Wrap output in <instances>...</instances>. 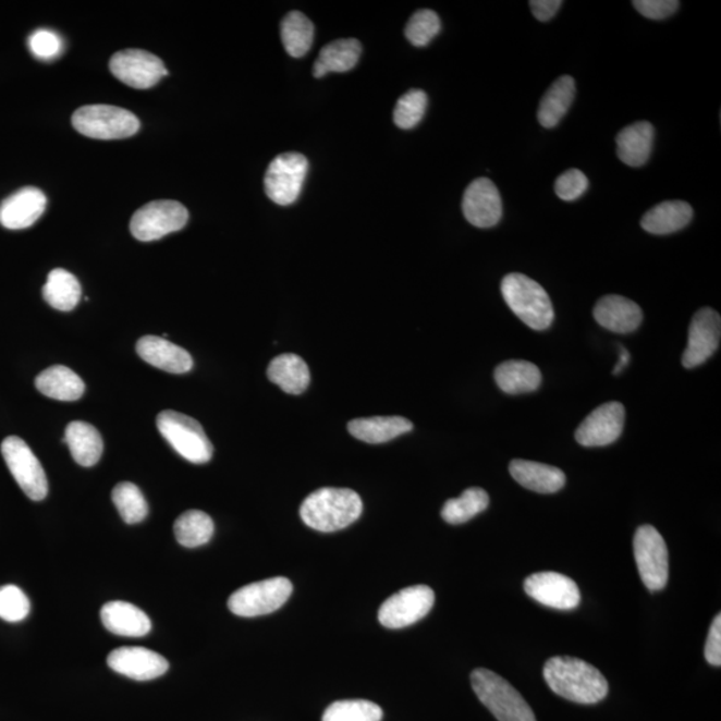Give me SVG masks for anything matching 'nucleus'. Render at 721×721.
Wrapping results in <instances>:
<instances>
[{
    "label": "nucleus",
    "mask_w": 721,
    "mask_h": 721,
    "mask_svg": "<svg viewBox=\"0 0 721 721\" xmlns=\"http://www.w3.org/2000/svg\"><path fill=\"white\" fill-rule=\"evenodd\" d=\"M488 505L489 496L486 490L469 488L460 498L448 500L442 506L441 516L449 524H464L486 511Z\"/></svg>",
    "instance_id": "c9c22d12"
},
{
    "label": "nucleus",
    "mask_w": 721,
    "mask_h": 721,
    "mask_svg": "<svg viewBox=\"0 0 721 721\" xmlns=\"http://www.w3.org/2000/svg\"><path fill=\"white\" fill-rule=\"evenodd\" d=\"M463 211L473 227L481 229L496 227L502 217L499 188L488 179L473 181L464 194Z\"/></svg>",
    "instance_id": "a211bd4d"
},
{
    "label": "nucleus",
    "mask_w": 721,
    "mask_h": 721,
    "mask_svg": "<svg viewBox=\"0 0 721 721\" xmlns=\"http://www.w3.org/2000/svg\"><path fill=\"white\" fill-rule=\"evenodd\" d=\"M589 181L583 171L571 169L561 174L554 183V193L563 200H576L588 191Z\"/></svg>",
    "instance_id": "37998d69"
},
{
    "label": "nucleus",
    "mask_w": 721,
    "mask_h": 721,
    "mask_svg": "<svg viewBox=\"0 0 721 721\" xmlns=\"http://www.w3.org/2000/svg\"><path fill=\"white\" fill-rule=\"evenodd\" d=\"M363 46L357 39H339L323 47L313 66V75L323 78L329 73H347L356 68Z\"/></svg>",
    "instance_id": "cd10ccee"
},
{
    "label": "nucleus",
    "mask_w": 721,
    "mask_h": 721,
    "mask_svg": "<svg viewBox=\"0 0 721 721\" xmlns=\"http://www.w3.org/2000/svg\"><path fill=\"white\" fill-rule=\"evenodd\" d=\"M510 472L520 486L537 493L551 494L563 489L566 482L564 472L555 466L535 463V461L514 460Z\"/></svg>",
    "instance_id": "5701e85b"
},
{
    "label": "nucleus",
    "mask_w": 721,
    "mask_h": 721,
    "mask_svg": "<svg viewBox=\"0 0 721 721\" xmlns=\"http://www.w3.org/2000/svg\"><path fill=\"white\" fill-rule=\"evenodd\" d=\"M2 456L11 475L28 499L42 501L49 493V482L42 464L25 441L10 436L2 442Z\"/></svg>",
    "instance_id": "1a4fd4ad"
},
{
    "label": "nucleus",
    "mask_w": 721,
    "mask_h": 721,
    "mask_svg": "<svg viewBox=\"0 0 721 721\" xmlns=\"http://www.w3.org/2000/svg\"><path fill=\"white\" fill-rule=\"evenodd\" d=\"M575 96L576 84L572 76L564 75L555 80L541 99L539 112H537L540 125L546 129L558 126L569 112Z\"/></svg>",
    "instance_id": "7c9ffc66"
},
{
    "label": "nucleus",
    "mask_w": 721,
    "mask_h": 721,
    "mask_svg": "<svg viewBox=\"0 0 721 721\" xmlns=\"http://www.w3.org/2000/svg\"><path fill=\"white\" fill-rule=\"evenodd\" d=\"M163 439L193 464H206L212 457V445L203 425L180 412L163 411L157 417Z\"/></svg>",
    "instance_id": "39448f33"
},
{
    "label": "nucleus",
    "mask_w": 721,
    "mask_h": 721,
    "mask_svg": "<svg viewBox=\"0 0 721 721\" xmlns=\"http://www.w3.org/2000/svg\"><path fill=\"white\" fill-rule=\"evenodd\" d=\"M73 126L88 138L123 139L137 134L140 123L133 112L125 109L109 105H90L74 112Z\"/></svg>",
    "instance_id": "423d86ee"
},
{
    "label": "nucleus",
    "mask_w": 721,
    "mask_h": 721,
    "mask_svg": "<svg viewBox=\"0 0 721 721\" xmlns=\"http://www.w3.org/2000/svg\"><path fill=\"white\" fill-rule=\"evenodd\" d=\"M501 293L510 309L527 327L534 330L551 327L554 319L553 305L540 283L527 276L511 273L502 280Z\"/></svg>",
    "instance_id": "7ed1b4c3"
},
{
    "label": "nucleus",
    "mask_w": 721,
    "mask_h": 721,
    "mask_svg": "<svg viewBox=\"0 0 721 721\" xmlns=\"http://www.w3.org/2000/svg\"><path fill=\"white\" fill-rule=\"evenodd\" d=\"M110 71L122 84L137 90H147L156 86L164 75H169L161 59L151 52L137 49L123 50L112 56Z\"/></svg>",
    "instance_id": "ddd939ff"
},
{
    "label": "nucleus",
    "mask_w": 721,
    "mask_h": 721,
    "mask_svg": "<svg viewBox=\"0 0 721 721\" xmlns=\"http://www.w3.org/2000/svg\"><path fill=\"white\" fill-rule=\"evenodd\" d=\"M529 5L531 14L535 15L537 21L548 22L558 14L563 2L561 0H531Z\"/></svg>",
    "instance_id": "49530a36"
},
{
    "label": "nucleus",
    "mask_w": 721,
    "mask_h": 721,
    "mask_svg": "<svg viewBox=\"0 0 721 721\" xmlns=\"http://www.w3.org/2000/svg\"><path fill=\"white\" fill-rule=\"evenodd\" d=\"M29 600L16 585L0 587V619L9 623L22 622L28 616Z\"/></svg>",
    "instance_id": "a19ab883"
},
{
    "label": "nucleus",
    "mask_w": 721,
    "mask_h": 721,
    "mask_svg": "<svg viewBox=\"0 0 721 721\" xmlns=\"http://www.w3.org/2000/svg\"><path fill=\"white\" fill-rule=\"evenodd\" d=\"M471 683L478 699L499 721H536L528 702L498 673L478 668L472 672Z\"/></svg>",
    "instance_id": "20e7f679"
},
{
    "label": "nucleus",
    "mask_w": 721,
    "mask_h": 721,
    "mask_svg": "<svg viewBox=\"0 0 721 721\" xmlns=\"http://www.w3.org/2000/svg\"><path fill=\"white\" fill-rule=\"evenodd\" d=\"M382 717L381 707L374 701L340 700L327 708L322 721H381Z\"/></svg>",
    "instance_id": "4c0bfd02"
},
{
    "label": "nucleus",
    "mask_w": 721,
    "mask_h": 721,
    "mask_svg": "<svg viewBox=\"0 0 721 721\" xmlns=\"http://www.w3.org/2000/svg\"><path fill=\"white\" fill-rule=\"evenodd\" d=\"M112 502L126 524L144 522L149 513L145 496L133 482H121L112 490Z\"/></svg>",
    "instance_id": "e433bc0d"
},
{
    "label": "nucleus",
    "mask_w": 721,
    "mask_h": 721,
    "mask_svg": "<svg viewBox=\"0 0 721 721\" xmlns=\"http://www.w3.org/2000/svg\"><path fill=\"white\" fill-rule=\"evenodd\" d=\"M435 600V592L428 585H413L390 596L381 606L378 620L389 630L405 628L427 616Z\"/></svg>",
    "instance_id": "f8f14e48"
},
{
    "label": "nucleus",
    "mask_w": 721,
    "mask_h": 721,
    "mask_svg": "<svg viewBox=\"0 0 721 721\" xmlns=\"http://www.w3.org/2000/svg\"><path fill=\"white\" fill-rule=\"evenodd\" d=\"M594 316L597 323L613 333L635 332L643 322L641 307L623 295L602 297L595 306Z\"/></svg>",
    "instance_id": "412c9836"
},
{
    "label": "nucleus",
    "mask_w": 721,
    "mask_h": 721,
    "mask_svg": "<svg viewBox=\"0 0 721 721\" xmlns=\"http://www.w3.org/2000/svg\"><path fill=\"white\" fill-rule=\"evenodd\" d=\"M100 619L106 630L118 636L144 637L151 631L149 616L126 601L108 602L100 610Z\"/></svg>",
    "instance_id": "4be33fe9"
},
{
    "label": "nucleus",
    "mask_w": 721,
    "mask_h": 721,
    "mask_svg": "<svg viewBox=\"0 0 721 721\" xmlns=\"http://www.w3.org/2000/svg\"><path fill=\"white\" fill-rule=\"evenodd\" d=\"M694 210L684 200H665L641 218V228L656 235H667L679 232L693 221Z\"/></svg>",
    "instance_id": "393cba45"
},
{
    "label": "nucleus",
    "mask_w": 721,
    "mask_h": 721,
    "mask_svg": "<svg viewBox=\"0 0 721 721\" xmlns=\"http://www.w3.org/2000/svg\"><path fill=\"white\" fill-rule=\"evenodd\" d=\"M174 535L182 547L205 546L215 535V523L209 514L203 511H187L175 520Z\"/></svg>",
    "instance_id": "f704fd0d"
},
{
    "label": "nucleus",
    "mask_w": 721,
    "mask_h": 721,
    "mask_svg": "<svg viewBox=\"0 0 721 721\" xmlns=\"http://www.w3.org/2000/svg\"><path fill=\"white\" fill-rule=\"evenodd\" d=\"M293 584L286 577L245 585L235 590L228 601L229 610L236 616L257 618L280 610L292 596Z\"/></svg>",
    "instance_id": "0eeeda50"
},
{
    "label": "nucleus",
    "mask_w": 721,
    "mask_h": 721,
    "mask_svg": "<svg viewBox=\"0 0 721 721\" xmlns=\"http://www.w3.org/2000/svg\"><path fill=\"white\" fill-rule=\"evenodd\" d=\"M35 387L46 398L58 401H76L85 393V382L75 371L63 365L47 368L35 380Z\"/></svg>",
    "instance_id": "c756f323"
},
{
    "label": "nucleus",
    "mask_w": 721,
    "mask_h": 721,
    "mask_svg": "<svg viewBox=\"0 0 721 721\" xmlns=\"http://www.w3.org/2000/svg\"><path fill=\"white\" fill-rule=\"evenodd\" d=\"M28 47L35 57L45 59V61L57 58L63 49L61 37L46 28L37 29L32 34V37L28 38Z\"/></svg>",
    "instance_id": "79ce46f5"
},
{
    "label": "nucleus",
    "mask_w": 721,
    "mask_h": 721,
    "mask_svg": "<svg viewBox=\"0 0 721 721\" xmlns=\"http://www.w3.org/2000/svg\"><path fill=\"white\" fill-rule=\"evenodd\" d=\"M643 16L652 21H663L675 14L680 3L677 0H635L632 2Z\"/></svg>",
    "instance_id": "c03bdc74"
},
{
    "label": "nucleus",
    "mask_w": 721,
    "mask_h": 721,
    "mask_svg": "<svg viewBox=\"0 0 721 721\" xmlns=\"http://www.w3.org/2000/svg\"><path fill=\"white\" fill-rule=\"evenodd\" d=\"M721 318L711 307H702L689 325L688 344L683 354L684 368L694 369L706 363L718 351Z\"/></svg>",
    "instance_id": "2eb2a0df"
},
{
    "label": "nucleus",
    "mask_w": 721,
    "mask_h": 721,
    "mask_svg": "<svg viewBox=\"0 0 721 721\" xmlns=\"http://www.w3.org/2000/svg\"><path fill=\"white\" fill-rule=\"evenodd\" d=\"M494 380L506 394H523L539 389L542 377L535 364L523 359L505 361L494 370Z\"/></svg>",
    "instance_id": "c85d7f7f"
},
{
    "label": "nucleus",
    "mask_w": 721,
    "mask_h": 721,
    "mask_svg": "<svg viewBox=\"0 0 721 721\" xmlns=\"http://www.w3.org/2000/svg\"><path fill=\"white\" fill-rule=\"evenodd\" d=\"M62 442L68 444L76 464L90 468L98 463L103 453V440L91 424L73 421L64 430Z\"/></svg>",
    "instance_id": "a878e982"
},
{
    "label": "nucleus",
    "mask_w": 721,
    "mask_h": 721,
    "mask_svg": "<svg viewBox=\"0 0 721 721\" xmlns=\"http://www.w3.org/2000/svg\"><path fill=\"white\" fill-rule=\"evenodd\" d=\"M428 108V96L423 90H411L399 99L393 112L395 125L410 130L423 121Z\"/></svg>",
    "instance_id": "58836bf2"
},
{
    "label": "nucleus",
    "mask_w": 721,
    "mask_h": 721,
    "mask_svg": "<svg viewBox=\"0 0 721 721\" xmlns=\"http://www.w3.org/2000/svg\"><path fill=\"white\" fill-rule=\"evenodd\" d=\"M543 679L555 695L578 705H596L608 695V682L594 665L570 656L549 659Z\"/></svg>",
    "instance_id": "f257e3e1"
},
{
    "label": "nucleus",
    "mask_w": 721,
    "mask_h": 721,
    "mask_svg": "<svg viewBox=\"0 0 721 721\" xmlns=\"http://www.w3.org/2000/svg\"><path fill=\"white\" fill-rule=\"evenodd\" d=\"M188 211L176 200H154L140 208L130 222V232L134 239L151 242L163 239L164 235L180 232L186 227Z\"/></svg>",
    "instance_id": "6e6552de"
},
{
    "label": "nucleus",
    "mask_w": 721,
    "mask_h": 721,
    "mask_svg": "<svg viewBox=\"0 0 721 721\" xmlns=\"http://www.w3.org/2000/svg\"><path fill=\"white\" fill-rule=\"evenodd\" d=\"M47 198L37 187H23L0 205V223L9 230L32 228L44 216Z\"/></svg>",
    "instance_id": "6ab92c4d"
},
{
    "label": "nucleus",
    "mask_w": 721,
    "mask_h": 721,
    "mask_svg": "<svg viewBox=\"0 0 721 721\" xmlns=\"http://www.w3.org/2000/svg\"><path fill=\"white\" fill-rule=\"evenodd\" d=\"M268 377L288 394L304 393L310 383L309 366L295 354H282L271 361Z\"/></svg>",
    "instance_id": "2f4dec72"
},
{
    "label": "nucleus",
    "mask_w": 721,
    "mask_h": 721,
    "mask_svg": "<svg viewBox=\"0 0 721 721\" xmlns=\"http://www.w3.org/2000/svg\"><path fill=\"white\" fill-rule=\"evenodd\" d=\"M137 353L145 363L168 374L183 375L193 368L191 353L162 337H142L137 342Z\"/></svg>",
    "instance_id": "aec40b11"
},
{
    "label": "nucleus",
    "mask_w": 721,
    "mask_h": 721,
    "mask_svg": "<svg viewBox=\"0 0 721 721\" xmlns=\"http://www.w3.org/2000/svg\"><path fill=\"white\" fill-rule=\"evenodd\" d=\"M281 38L289 56L303 58L311 49L315 26L305 14L292 11L281 23Z\"/></svg>",
    "instance_id": "72a5a7b5"
},
{
    "label": "nucleus",
    "mask_w": 721,
    "mask_h": 721,
    "mask_svg": "<svg viewBox=\"0 0 721 721\" xmlns=\"http://www.w3.org/2000/svg\"><path fill=\"white\" fill-rule=\"evenodd\" d=\"M524 588L531 599L553 610H575L582 600L577 584L561 573H534L525 581Z\"/></svg>",
    "instance_id": "4468645a"
},
{
    "label": "nucleus",
    "mask_w": 721,
    "mask_h": 721,
    "mask_svg": "<svg viewBox=\"0 0 721 721\" xmlns=\"http://www.w3.org/2000/svg\"><path fill=\"white\" fill-rule=\"evenodd\" d=\"M620 349H622V351H620V358L616 368H614L613 370L614 375L622 374V370L625 368L626 365L630 364V359H631V354L626 352L624 347H620Z\"/></svg>",
    "instance_id": "de8ad7c7"
},
{
    "label": "nucleus",
    "mask_w": 721,
    "mask_h": 721,
    "mask_svg": "<svg viewBox=\"0 0 721 721\" xmlns=\"http://www.w3.org/2000/svg\"><path fill=\"white\" fill-rule=\"evenodd\" d=\"M363 508V500L352 489L321 488L307 496L300 514L307 527L330 534L357 522Z\"/></svg>",
    "instance_id": "f03ea898"
},
{
    "label": "nucleus",
    "mask_w": 721,
    "mask_h": 721,
    "mask_svg": "<svg viewBox=\"0 0 721 721\" xmlns=\"http://www.w3.org/2000/svg\"><path fill=\"white\" fill-rule=\"evenodd\" d=\"M624 406L616 401L597 407L576 430V441L587 448L613 444L623 433Z\"/></svg>",
    "instance_id": "dca6fc26"
},
{
    "label": "nucleus",
    "mask_w": 721,
    "mask_h": 721,
    "mask_svg": "<svg viewBox=\"0 0 721 721\" xmlns=\"http://www.w3.org/2000/svg\"><path fill=\"white\" fill-rule=\"evenodd\" d=\"M655 129L643 121L626 126L618 134V157L631 168H640L648 162L653 149Z\"/></svg>",
    "instance_id": "b1692460"
},
{
    "label": "nucleus",
    "mask_w": 721,
    "mask_h": 721,
    "mask_svg": "<svg viewBox=\"0 0 721 721\" xmlns=\"http://www.w3.org/2000/svg\"><path fill=\"white\" fill-rule=\"evenodd\" d=\"M706 659L709 664L714 667L721 665V616L720 613L713 619L711 630L707 637Z\"/></svg>",
    "instance_id": "a18cd8bd"
},
{
    "label": "nucleus",
    "mask_w": 721,
    "mask_h": 721,
    "mask_svg": "<svg viewBox=\"0 0 721 721\" xmlns=\"http://www.w3.org/2000/svg\"><path fill=\"white\" fill-rule=\"evenodd\" d=\"M82 288L74 274L64 269H54L47 277L44 286V298L47 304L57 310L70 311L78 305Z\"/></svg>",
    "instance_id": "473e14b6"
},
{
    "label": "nucleus",
    "mask_w": 721,
    "mask_h": 721,
    "mask_svg": "<svg viewBox=\"0 0 721 721\" xmlns=\"http://www.w3.org/2000/svg\"><path fill=\"white\" fill-rule=\"evenodd\" d=\"M112 671L137 682H149L169 671V661L162 655L142 647L117 648L109 655Z\"/></svg>",
    "instance_id": "f3484780"
},
{
    "label": "nucleus",
    "mask_w": 721,
    "mask_h": 721,
    "mask_svg": "<svg viewBox=\"0 0 721 721\" xmlns=\"http://www.w3.org/2000/svg\"><path fill=\"white\" fill-rule=\"evenodd\" d=\"M412 429L410 419L399 416L357 418L347 424L351 435L368 444H383Z\"/></svg>",
    "instance_id": "bb28decb"
},
{
    "label": "nucleus",
    "mask_w": 721,
    "mask_h": 721,
    "mask_svg": "<svg viewBox=\"0 0 721 721\" xmlns=\"http://www.w3.org/2000/svg\"><path fill=\"white\" fill-rule=\"evenodd\" d=\"M441 32L439 15L431 10H419L413 14L405 28L407 40L413 46H428Z\"/></svg>",
    "instance_id": "ea45409f"
},
{
    "label": "nucleus",
    "mask_w": 721,
    "mask_h": 721,
    "mask_svg": "<svg viewBox=\"0 0 721 721\" xmlns=\"http://www.w3.org/2000/svg\"><path fill=\"white\" fill-rule=\"evenodd\" d=\"M309 170L303 154L285 152L273 159L265 174V192L274 204L289 206L298 199Z\"/></svg>",
    "instance_id": "9d476101"
},
{
    "label": "nucleus",
    "mask_w": 721,
    "mask_h": 721,
    "mask_svg": "<svg viewBox=\"0 0 721 721\" xmlns=\"http://www.w3.org/2000/svg\"><path fill=\"white\" fill-rule=\"evenodd\" d=\"M638 573L649 590L664 589L670 575V561L663 536L652 525L638 528L634 539Z\"/></svg>",
    "instance_id": "9b49d317"
}]
</instances>
